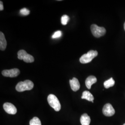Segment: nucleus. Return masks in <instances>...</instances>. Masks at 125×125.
Wrapping results in <instances>:
<instances>
[{
	"label": "nucleus",
	"instance_id": "nucleus-1",
	"mask_svg": "<svg viewBox=\"0 0 125 125\" xmlns=\"http://www.w3.org/2000/svg\"><path fill=\"white\" fill-rule=\"evenodd\" d=\"M34 84L32 82L29 80H26L24 82L18 83L16 86V90L18 92H23L26 90H30L33 89Z\"/></svg>",
	"mask_w": 125,
	"mask_h": 125
},
{
	"label": "nucleus",
	"instance_id": "nucleus-6",
	"mask_svg": "<svg viewBox=\"0 0 125 125\" xmlns=\"http://www.w3.org/2000/svg\"><path fill=\"white\" fill-rule=\"evenodd\" d=\"M1 73L3 76L6 77H15L20 74V71L18 69L14 68L11 70H3Z\"/></svg>",
	"mask_w": 125,
	"mask_h": 125
},
{
	"label": "nucleus",
	"instance_id": "nucleus-7",
	"mask_svg": "<svg viewBox=\"0 0 125 125\" xmlns=\"http://www.w3.org/2000/svg\"><path fill=\"white\" fill-rule=\"evenodd\" d=\"M103 113L104 115L107 117H110L115 115V110L111 104L107 103L105 104L103 107Z\"/></svg>",
	"mask_w": 125,
	"mask_h": 125
},
{
	"label": "nucleus",
	"instance_id": "nucleus-20",
	"mask_svg": "<svg viewBox=\"0 0 125 125\" xmlns=\"http://www.w3.org/2000/svg\"><path fill=\"white\" fill-rule=\"evenodd\" d=\"M124 29H125V22L124 23Z\"/></svg>",
	"mask_w": 125,
	"mask_h": 125
},
{
	"label": "nucleus",
	"instance_id": "nucleus-16",
	"mask_svg": "<svg viewBox=\"0 0 125 125\" xmlns=\"http://www.w3.org/2000/svg\"><path fill=\"white\" fill-rule=\"evenodd\" d=\"M69 20H70V18L67 15H62L61 19V21L62 24L63 25H67V23L68 22Z\"/></svg>",
	"mask_w": 125,
	"mask_h": 125
},
{
	"label": "nucleus",
	"instance_id": "nucleus-5",
	"mask_svg": "<svg viewBox=\"0 0 125 125\" xmlns=\"http://www.w3.org/2000/svg\"><path fill=\"white\" fill-rule=\"evenodd\" d=\"M18 58L20 60H23L26 62H32L34 61V58L32 56L27 53L24 50H20L18 52Z\"/></svg>",
	"mask_w": 125,
	"mask_h": 125
},
{
	"label": "nucleus",
	"instance_id": "nucleus-8",
	"mask_svg": "<svg viewBox=\"0 0 125 125\" xmlns=\"http://www.w3.org/2000/svg\"><path fill=\"white\" fill-rule=\"evenodd\" d=\"M3 107L5 111L9 114L15 115L17 112L16 107L11 103H5Z\"/></svg>",
	"mask_w": 125,
	"mask_h": 125
},
{
	"label": "nucleus",
	"instance_id": "nucleus-19",
	"mask_svg": "<svg viewBox=\"0 0 125 125\" xmlns=\"http://www.w3.org/2000/svg\"><path fill=\"white\" fill-rule=\"evenodd\" d=\"M3 9H4V7L3 5V2H2V1H0V10L2 11Z\"/></svg>",
	"mask_w": 125,
	"mask_h": 125
},
{
	"label": "nucleus",
	"instance_id": "nucleus-13",
	"mask_svg": "<svg viewBox=\"0 0 125 125\" xmlns=\"http://www.w3.org/2000/svg\"><path fill=\"white\" fill-rule=\"evenodd\" d=\"M81 98L83 99H86L89 102H92V103L94 102V96L92 94L88 91H84V92H83V95Z\"/></svg>",
	"mask_w": 125,
	"mask_h": 125
},
{
	"label": "nucleus",
	"instance_id": "nucleus-18",
	"mask_svg": "<svg viewBox=\"0 0 125 125\" xmlns=\"http://www.w3.org/2000/svg\"><path fill=\"white\" fill-rule=\"evenodd\" d=\"M62 31H57L53 34V35L52 36V39L59 38L62 36Z\"/></svg>",
	"mask_w": 125,
	"mask_h": 125
},
{
	"label": "nucleus",
	"instance_id": "nucleus-11",
	"mask_svg": "<svg viewBox=\"0 0 125 125\" xmlns=\"http://www.w3.org/2000/svg\"><path fill=\"white\" fill-rule=\"evenodd\" d=\"M7 45V41L6 40L4 34L1 31L0 32V49L1 51H4L6 49Z\"/></svg>",
	"mask_w": 125,
	"mask_h": 125
},
{
	"label": "nucleus",
	"instance_id": "nucleus-17",
	"mask_svg": "<svg viewBox=\"0 0 125 125\" xmlns=\"http://www.w3.org/2000/svg\"><path fill=\"white\" fill-rule=\"evenodd\" d=\"M30 11L26 8H23L20 10V13L21 15L23 16H27L29 14Z\"/></svg>",
	"mask_w": 125,
	"mask_h": 125
},
{
	"label": "nucleus",
	"instance_id": "nucleus-21",
	"mask_svg": "<svg viewBox=\"0 0 125 125\" xmlns=\"http://www.w3.org/2000/svg\"><path fill=\"white\" fill-rule=\"evenodd\" d=\"M123 125H125V124H123Z\"/></svg>",
	"mask_w": 125,
	"mask_h": 125
},
{
	"label": "nucleus",
	"instance_id": "nucleus-15",
	"mask_svg": "<svg viewBox=\"0 0 125 125\" xmlns=\"http://www.w3.org/2000/svg\"><path fill=\"white\" fill-rule=\"evenodd\" d=\"M30 125H41V123L39 118L34 117L30 121Z\"/></svg>",
	"mask_w": 125,
	"mask_h": 125
},
{
	"label": "nucleus",
	"instance_id": "nucleus-4",
	"mask_svg": "<svg viewBox=\"0 0 125 125\" xmlns=\"http://www.w3.org/2000/svg\"><path fill=\"white\" fill-rule=\"evenodd\" d=\"M90 29L92 33L96 38H100L103 36L106 32V30L104 27H99L95 24L92 25Z\"/></svg>",
	"mask_w": 125,
	"mask_h": 125
},
{
	"label": "nucleus",
	"instance_id": "nucleus-12",
	"mask_svg": "<svg viewBox=\"0 0 125 125\" xmlns=\"http://www.w3.org/2000/svg\"><path fill=\"white\" fill-rule=\"evenodd\" d=\"M90 121V118L87 114H83L81 117L80 122L82 125H89Z\"/></svg>",
	"mask_w": 125,
	"mask_h": 125
},
{
	"label": "nucleus",
	"instance_id": "nucleus-14",
	"mask_svg": "<svg viewBox=\"0 0 125 125\" xmlns=\"http://www.w3.org/2000/svg\"><path fill=\"white\" fill-rule=\"evenodd\" d=\"M115 80L113 79L112 77H111L109 79L106 81L104 83V86L106 89H108L110 87H113L114 85H115Z\"/></svg>",
	"mask_w": 125,
	"mask_h": 125
},
{
	"label": "nucleus",
	"instance_id": "nucleus-9",
	"mask_svg": "<svg viewBox=\"0 0 125 125\" xmlns=\"http://www.w3.org/2000/svg\"><path fill=\"white\" fill-rule=\"evenodd\" d=\"M70 84L72 90L75 92L77 91L80 88L79 81L76 77H73L72 79L70 80Z\"/></svg>",
	"mask_w": 125,
	"mask_h": 125
},
{
	"label": "nucleus",
	"instance_id": "nucleus-2",
	"mask_svg": "<svg viewBox=\"0 0 125 125\" xmlns=\"http://www.w3.org/2000/svg\"><path fill=\"white\" fill-rule=\"evenodd\" d=\"M47 101L50 106L52 107L56 111H59L61 109V104L58 98L53 94H50L48 97Z\"/></svg>",
	"mask_w": 125,
	"mask_h": 125
},
{
	"label": "nucleus",
	"instance_id": "nucleus-10",
	"mask_svg": "<svg viewBox=\"0 0 125 125\" xmlns=\"http://www.w3.org/2000/svg\"><path fill=\"white\" fill-rule=\"evenodd\" d=\"M97 82L96 78L94 76H89L85 81V84L88 89H90L91 86Z\"/></svg>",
	"mask_w": 125,
	"mask_h": 125
},
{
	"label": "nucleus",
	"instance_id": "nucleus-3",
	"mask_svg": "<svg viewBox=\"0 0 125 125\" xmlns=\"http://www.w3.org/2000/svg\"><path fill=\"white\" fill-rule=\"evenodd\" d=\"M98 55L96 51L90 50L87 53L83 54L80 58V62L82 63H87L90 62L93 58Z\"/></svg>",
	"mask_w": 125,
	"mask_h": 125
}]
</instances>
